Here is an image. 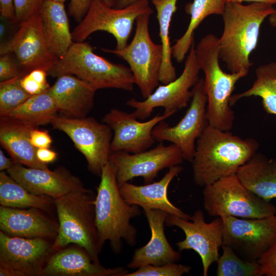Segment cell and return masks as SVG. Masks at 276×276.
I'll use <instances>...</instances> for the list:
<instances>
[{
	"label": "cell",
	"mask_w": 276,
	"mask_h": 276,
	"mask_svg": "<svg viewBox=\"0 0 276 276\" xmlns=\"http://www.w3.org/2000/svg\"><path fill=\"white\" fill-rule=\"evenodd\" d=\"M259 146L254 139H243L208 124L196 141L191 162L194 182L204 187L236 174Z\"/></svg>",
	"instance_id": "cell-1"
},
{
	"label": "cell",
	"mask_w": 276,
	"mask_h": 276,
	"mask_svg": "<svg viewBox=\"0 0 276 276\" xmlns=\"http://www.w3.org/2000/svg\"><path fill=\"white\" fill-rule=\"evenodd\" d=\"M272 5L227 2L222 15L223 29L219 38V59L232 73L248 74L252 63L249 57L258 42L260 27L275 11Z\"/></svg>",
	"instance_id": "cell-2"
},
{
	"label": "cell",
	"mask_w": 276,
	"mask_h": 276,
	"mask_svg": "<svg viewBox=\"0 0 276 276\" xmlns=\"http://www.w3.org/2000/svg\"><path fill=\"white\" fill-rule=\"evenodd\" d=\"M95 199L96 225L100 253L104 243L110 242L112 251L120 254L123 242L130 246L136 243L137 231L130 223L141 216L140 206L128 203L121 196L116 170L109 162L104 166Z\"/></svg>",
	"instance_id": "cell-3"
},
{
	"label": "cell",
	"mask_w": 276,
	"mask_h": 276,
	"mask_svg": "<svg viewBox=\"0 0 276 276\" xmlns=\"http://www.w3.org/2000/svg\"><path fill=\"white\" fill-rule=\"evenodd\" d=\"M218 41L219 38L213 34L205 35L195 46V54L199 67L204 75L208 124L230 131L235 120L230 99L235 84L244 76L241 73H225L221 69Z\"/></svg>",
	"instance_id": "cell-4"
},
{
	"label": "cell",
	"mask_w": 276,
	"mask_h": 276,
	"mask_svg": "<svg viewBox=\"0 0 276 276\" xmlns=\"http://www.w3.org/2000/svg\"><path fill=\"white\" fill-rule=\"evenodd\" d=\"M48 74L53 77L75 76L96 90L113 88L132 91L135 84L130 68L98 55L92 46L84 41L74 42Z\"/></svg>",
	"instance_id": "cell-5"
},
{
	"label": "cell",
	"mask_w": 276,
	"mask_h": 276,
	"mask_svg": "<svg viewBox=\"0 0 276 276\" xmlns=\"http://www.w3.org/2000/svg\"><path fill=\"white\" fill-rule=\"evenodd\" d=\"M95 199L94 192L88 189L54 199L59 229L52 245V253L72 244L84 248L99 262Z\"/></svg>",
	"instance_id": "cell-6"
},
{
	"label": "cell",
	"mask_w": 276,
	"mask_h": 276,
	"mask_svg": "<svg viewBox=\"0 0 276 276\" xmlns=\"http://www.w3.org/2000/svg\"><path fill=\"white\" fill-rule=\"evenodd\" d=\"M203 207L211 217L262 218L275 215L276 207L248 189L236 174L203 187Z\"/></svg>",
	"instance_id": "cell-7"
},
{
	"label": "cell",
	"mask_w": 276,
	"mask_h": 276,
	"mask_svg": "<svg viewBox=\"0 0 276 276\" xmlns=\"http://www.w3.org/2000/svg\"><path fill=\"white\" fill-rule=\"evenodd\" d=\"M150 15L145 13L137 18L133 38L124 48L121 50L102 49L104 52L113 54L128 63L135 84L145 99L148 98L158 85L163 58L162 45L153 42L150 36Z\"/></svg>",
	"instance_id": "cell-8"
},
{
	"label": "cell",
	"mask_w": 276,
	"mask_h": 276,
	"mask_svg": "<svg viewBox=\"0 0 276 276\" xmlns=\"http://www.w3.org/2000/svg\"><path fill=\"white\" fill-rule=\"evenodd\" d=\"M145 13H153L148 1L116 9L105 5L101 0H94L86 15L72 32L73 40L83 42L95 32L105 31L114 37L115 49H122L128 44L137 18Z\"/></svg>",
	"instance_id": "cell-9"
},
{
	"label": "cell",
	"mask_w": 276,
	"mask_h": 276,
	"mask_svg": "<svg viewBox=\"0 0 276 276\" xmlns=\"http://www.w3.org/2000/svg\"><path fill=\"white\" fill-rule=\"evenodd\" d=\"M50 124L71 139L85 157L89 171L100 177L111 153V128L93 117L72 118L58 114Z\"/></svg>",
	"instance_id": "cell-10"
},
{
	"label": "cell",
	"mask_w": 276,
	"mask_h": 276,
	"mask_svg": "<svg viewBox=\"0 0 276 276\" xmlns=\"http://www.w3.org/2000/svg\"><path fill=\"white\" fill-rule=\"evenodd\" d=\"M200 71L194 42L189 50L183 70L178 78L157 86L145 100L131 98L127 101V105L134 109L131 114L136 119L144 120L149 117L156 107H163L164 113L173 114L186 107L192 97L191 88L199 79Z\"/></svg>",
	"instance_id": "cell-11"
},
{
	"label": "cell",
	"mask_w": 276,
	"mask_h": 276,
	"mask_svg": "<svg viewBox=\"0 0 276 276\" xmlns=\"http://www.w3.org/2000/svg\"><path fill=\"white\" fill-rule=\"evenodd\" d=\"M223 244L228 246L241 258L257 261L276 239L275 215L262 218H222Z\"/></svg>",
	"instance_id": "cell-12"
},
{
	"label": "cell",
	"mask_w": 276,
	"mask_h": 276,
	"mask_svg": "<svg viewBox=\"0 0 276 276\" xmlns=\"http://www.w3.org/2000/svg\"><path fill=\"white\" fill-rule=\"evenodd\" d=\"M192 92L190 106L176 125L171 126L163 121L152 131L156 141H168L175 145L181 151L184 159L190 163L194 155L196 141L208 125L203 78L199 79Z\"/></svg>",
	"instance_id": "cell-13"
},
{
	"label": "cell",
	"mask_w": 276,
	"mask_h": 276,
	"mask_svg": "<svg viewBox=\"0 0 276 276\" xmlns=\"http://www.w3.org/2000/svg\"><path fill=\"white\" fill-rule=\"evenodd\" d=\"M165 224L177 226L185 233L184 240L176 243L179 251L192 249L201 258L203 275L206 276L210 266L219 257V248L223 244V221L216 217L209 223L205 222L203 212L197 210L191 220L176 215H168Z\"/></svg>",
	"instance_id": "cell-14"
},
{
	"label": "cell",
	"mask_w": 276,
	"mask_h": 276,
	"mask_svg": "<svg viewBox=\"0 0 276 276\" xmlns=\"http://www.w3.org/2000/svg\"><path fill=\"white\" fill-rule=\"evenodd\" d=\"M184 160L177 146L173 144L165 146L162 143L137 153L112 152L109 159L115 168L119 187L137 177H142L146 184L152 182L161 170L180 165Z\"/></svg>",
	"instance_id": "cell-15"
},
{
	"label": "cell",
	"mask_w": 276,
	"mask_h": 276,
	"mask_svg": "<svg viewBox=\"0 0 276 276\" xmlns=\"http://www.w3.org/2000/svg\"><path fill=\"white\" fill-rule=\"evenodd\" d=\"M19 25L20 27L14 36L1 43L0 55L14 54L25 74L35 69L48 72L58 58L51 51L45 40L40 14Z\"/></svg>",
	"instance_id": "cell-16"
},
{
	"label": "cell",
	"mask_w": 276,
	"mask_h": 276,
	"mask_svg": "<svg viewBox=\"0 0 276 276\" xmlns=\"http://www.w3.org/2000/svg\"><path fill=\"white\" fill-rule=\"evenodd\" d=\"M172 113L157 114L146 122H140L131 113L112 108L102 119L113 131L111 142V153L123 151L137 153L148 150L156 141L152 131L161 121Z\"/></svg>",
	"instance_id": "cell-17"
},
{
	"label": "cell",
	"mask_w": 276,
	"mask_h": 276,
	"mask_svg": "<svg viewBox=\"0 0 276 276\" xmlns=\"http://www.w3.org/2000/svg\"><path fill=\"white\" fill-rule=\"evenodd\" d=\"M54 240L8 235L0 231V266L12 268L24 276H40L52 254Z\"/></svg>",
	"instance_id": "cell-18"
},
{
	"label": "cell",
	"mask_w": 276,
	"mask_h": 276,
	"mask_svg": "<svg viewBox=\"0 0 276 276\" xmlns=\"http://www.w3.org/2000/svg\"><path fill=\"white\" fill-rule=\"evenodd\" d=\"M9 175L31 193L53 199L70 192L85 190L81 180L63 167L53 171L33 168L15 163Z\"/></svg>",
	"instance_id": "cell-19"
},
{
	"label": "cell",
	"mask_w": 276,
	"mask_h": 276,
	"mask_svg": "<svg viewBox=\"0 0 276 276\" xmlns=\"http://www.w3.org/2000/svg\"><path fill=\"white\" fill-rule=\"evenodd\" d=\"M124 267H105L84 248L75 245L53 252L42 269L40 276H125Z\"/></svg>",
	"instance_id": "cell-20"
},
{
	"label": "cell",
	"mask_w": 276,
	"mask_h": 276,
	"mask_svg": "<svg viewBox=\"0 0 276 276\" xmlns=\"http://www.w3.org/2000/svg\"><path fill=\"white\" fill-rule=\"evenodd\" d=\"M58 229V220L40 209L0 206V230L8 235L54 240Z\"/></svg>",
	"instance_id": "cell-21"
},
{
	"label": "cell",
	"mask_w": 276,
	"mask_h": 276,
	"mask_svg": "<svg viewBox=\"0 0 276 276\" xmlns=\"http://www.w3.org/2000/svg\"><path fill=\"white\" fill-rule=\"evenodd\" d=\"M143 210L151 230V238L146 244L134 250L127 267L136 269L148 265L157 266L176 263L181 259V254L173 248L164 232L169 214L160 210Z\"/></svg>",
	"instance_id": "cell-22"
},
{
	"label": "cell",
	"mask_w": 276,
	"mask_h": 276,
	"mask_svg": "<svg viewBox=\"0 0 276 276\" xmlns=\"http://www.w3.org/2000/svg\"><path fill=\"white\" fill-rule=\"evenodd\" d=\"M182 170L180 165L171 167L159 181L143 186L125 182L119 187L120 194L128 203L138 205L143 210H160L190 220L191 216L174 205L168 197L169 184Z\"/></svg>",
	"instance_id": "cell-23"
},
{
	"label": "cell",
	"mask_w": 276,
	"mask_h": 276,
	"mask_svg": "<svg viewBox=\"0 0 276 276\" xmlns=\"http://www.w3.org/2000/svg\"><path fill=\"white\" fill-rule=\"evenodd\" d=\"M48 91L58 112L68 117L83 118L93 107L96 90L75 76L67 74L57 77Z\"/></svg>",
	"instance_id": "cell-24"
},
{
	"label": "cell",
	"mask_w": 276,
	"mask_h": 276,
	"mask_svg": "<svg viewBox=\"0 0 276 276\" xmlns=\"http://www.w3.org/2000/svg\"><path fill=\"white\" fill-rule=\"evenodd\" d=\"M32 125L8 118L1 117L0 143L16 163L28 167L49 170L47 164L38 159L37 149L30 140Z\"/></svg>",
	"instance_id": "cell-25"
},
{
	"label": "cell",
	"mask_w": 276,
	"mask_h": 276,
	"mask_svg": "<svg viewBox=\"0 0 276 276\" xmlns=\"http://www.w3.org/2000/svg\"><path fill=\"white\" fill-rule=\"evenodd\" d=\"M39 14L47 43L52 53L60 58L74 42L64 3L45 0Z\"/></svg>",
	"instance_id": "cell-26"
},
{
	"label": "cell",
	"mask_w": 276,
	"mask_h": 276,
	"mask_svg": "<svg viewBox=\"0 0 276 276\" xmlns=\"http://www.w3.org/2000/svg\"><path fill=\"white\" fill-rule=\"evenodd\" d=\"M236 175L258 196L267 201L276 198V158L269 159L257 152L239 168Z\"/></svg>",
	"instance_id": "cell-27"
},
{
	"label": "cell",
	"mask_w": 276,
	"mask_h": 276,
	"mask_svg": "<svg viewBox=\"0 0 276 276\" xmlns=\"http://www.w3.org/2000/svg\"><path fill=\"white\" fill-rule=\"evenodd\" d=\"M227 2V0H193L186 5L185 11L190 15V21L184 34L172 47V56L178 62H181L189 52L194 42V31L199 25L211 15H222Z\"/></svg>",
	"instance_id": "cell-28"
},
{
	"label": "cell",
	"mask_w": 276,
	"mask_h": 276,
	"mask_svg": "<svg viewBox=\"0 0 276 276\" xmlns=\"http://www.w3.org/2000/svg\"><path fill=\"white\" fill-rule=\"evenodd\" d=\"M0 204L14 208H37L50 214L55 208L54 199L31 193L5 171L0 172Z\"/></svg>",
	"instance_id": "cell-29"
},
{
	"label": "cell",
	"mask_w": 276,
	"mask_h": 276,
	"mask_svg": "<svg viewBox=\"0 0 276 276\" xmlns=\"http://www.w3.org/2000/svg\"><path fill=\"white\" fill-rule=\"evenodd\" d=\"M156 11L159 37L163 50V58L159 71V81L167 84L176 77V70L173 65L172 47L169 37V29L172 16L176 11L178 0H150Z\"/></svg>",
	"instance_id": "cell-30"
},
{
	"label": "cell",
	"mask_w": 276,
	"mask_h": 276,
	"mask_svg": "<svg viewBox=\"0 0 276 276\" xmlns=\"http://www.w3.org/2000/svg\"><path fill=\"white\" fill-rule=\"evenodd\" d=\"M58 112L55 101L48 90L31 96L4 117L37 127L51 123Z\"/></svg>",
	"instance_id": "cell-31"
},
{
	"label": "cell",
	"mask_w": 276,
	"mask_h": 276,
	"mask_svg": "<svg viewBox=\"0 0 276 276\" xmlns=\"http://www.w3.org/2000/svg\"><path fill=\"white\" fill-rule=\"evenodd\" d=\"M276 62L259 66L256 70V79L252 86L246 90L232 95V106L243 98L251 96L262 99L265 110L276 116Z\"/></svg>",
	"instance_id": "cell-32"
},
{
	"label": "cell",
	"mask_w": 276,
	"mask_h": 276,
	"mask_svg": "<svg viewBox=\"0 0 276 276\" xmlns=\"http://www.w3.org/2000/svg\"><path fill=\"white\" fill-rule=\"evenodd\" d=\"M221 247L222 254L216 262L217 276H261L258 261L245 260L228 246L222 244Z\"/></svg>",
	"instance_id": "cell-33"
},
{
	"label": "cell",
	"mask_w": 276,
	"mask_h": 276,
	"mask_svg": "<svg viewBox=\"0 0 276 276\" xmlns=\"http://www.w3.org/2000/svg\"><path fill=\"white\" fill-rule=\"evenodd\" d=\"M24 75L1 81V117L5 116L31 96L20 84V79Z\"/></svg>",
	"instance_id": "cell-34"
},
{
	"label": "cell",
	"mask_w": 276,
	"mask_h": 276,
	"mask_svg": "<svg viewBox=\"0 0 276 276\" xmlns=\"http://www.w3.org/2000/svg\"><path fill=\"white\" fill-rule=\"evenodd\" d=\"M191 269L189 266L176 263L157 266L148 265L128 272L125 276H181L189 273Z\"/></svg>",
	"instance_id": "cell-35"
},
{
	"label": "cell",
	"mask_w": 276,
	"mask_h": 276,
	"mask_svg": "<svg viewBox=\"0 0 276 276\" xmlns=\"http://www.w3.org/2000/svg\"><path fill=\"white\" fill-rule=\"evenodd\" d=\"M48 72L41 69H35L25 74L20 79L22 88L30 95L41 94L50 88L47 80Z\"/></svg>",
	"instance_id": "cell-36"
},
{
	"label": "cell",
	"mask_w": 276,
	"mask_h": 276,
	"mask_svg": "<svg viewBox=\"0 0 276 276\" xmlns=\"http://www.w3.org/2000/svg\"><path fill=\"white\" fill-rule=\"evenodd\" d=\"M45 0H14L16 22L19 24L39 13Z\"/></svg>",
	"instance_id": "cell-37"
},
{
	"label": "cell",
	"mask_w": 276,
	"mask_h": 276,
	"mask_svg": "<svg viewBox=\"0 0 276 276\" xmlns=\"http://www.w3.org/2000/svg\"><path fill=\"white\" fill-rule=\"evenodd\" d=\"M26 74L17 61L10 54H1L0 57V81L11 79Z\"/></svg>",
	"instance_id": "cell-38"
},
{
	"label": "cell",
	"mask_w": 276,
	"mask_h": 276,
	"mask_svg": "<svg viewBox=\"0 0 276 276\" xmlns=\"http://www.w3.org/2000/svg\"><path fill=\"white\" fill-rule=\"evenodd\" d=\"M258 261L261 276H276V239Z\"/></svg>",
	"instance_id": "cell-39"
},
{
	"label": "cell",
	"mask_w": 276,
	"mask_h": 276,
	"mask_svg": "<svg viewBox=\"0 0 276 276\" xmlns=\"http://www.w3.org/2000/svg\"><path fill=\"white\" fill-rule=\"evenodd\" d=\"M94 0H70L68 14L80 22L87 14Z\"/></svg>",
	"instance_id": "cell-40"
},
{
	"label": "cell",
	"mask_w": 276,
	"mask_h": 276,
	"mask_svg": "<svg viewBox=\"0 0 276 276\" xmlns=\"http://www.w3.org/2000/svg\"><path fill=\"white\" fill-rule=\"evenodd\" d=\"M32 144L36 148H50L52 143V137L46 130H41L34 128L30 133Z\"/></svg>",
	"instance_id": "cell-41"
},
{
	"label": "cell",
	"mask_w": 276,
	"mask_h": 276,
	"mask_svg": "<svg viewBox=\"0 0 276 276\" xmlns=\"http://www.w3.org/2000/svg\"><path fill=\"white\" fill-rule=\"evenodd\" d=\"M0 12L3 18L16 22L14 0H0Z\"/></svg>",
	"instance_id": "cell-42"
},
{
	"label": "cell",
	"mask_w": 276,
	"mask_h": 276,
	"mask_svg": "<svg viewBox=\"0 0 276 276\" xmlns=\"http://www.w3.org/2000/svg\"><path fill=\"white\" fill-rule=\"evenodd\" d=\"M36 155L39 160L47 165L54 162L57 156V153L49 148H37Z\"/></svg>",
	"instance_id": "cell-43"
},
{
	"label": "cell",
	"mask_w": 276,
	"mask_h": 276,
	"mask_svg": "<svg viewBox=\"0 0 276 276\" xmlns=\"http://www.w3.org/2000/svg\"><path fill=\"white\" fill-rule=\"evenodd\" d=\"M14 162L8 158L4 154L3 151L0 150V171L7 170L14 164Z\"/></svg>",
	"instance_id": "cell-44"
},
{
	"label": "cell",
	"mask_w": 276,
	"mask_h": 276,
	"mask_svg": "<svg viewBox=\"0 0 276 276\" xmlns=\"http://www.w3.org/2000/svg\"><path fill=\"white\" fill-rule=\"evenodd\" d=\"M0 276H24L17 270L8 267L0 266Z\"/></svg>",
	"instance_id": "cell-45"
},
{
	"label": "cell",
	"mask_w": 276,
	"mask_h": 276,
	"mask_svg": "<svg viewBox=\"0 0 276 276\" xmlns=\"http://www.w3.org/2000/svg\"><path fill=\"white\" fill-rule=\"evenodd\" d=\"M149 0H117L113 8L116 9H122L132 5L135 3Z\"/></svg>",
	"instance_id": "cell-46"
},
{
	"label": "cell",
	"mask_w": 276,
	"mask_h": 276,
	"mask_svg": "<svg viewBox=\"0 0 276 276\" xmlns=\"http://www.w3.org/2000/svg\"><path fill=\"white\" fill-rule=\"evenodd\" d=\"M227 2L242 3L243 2L261 3L273 5L276 4V0H227Z\"/></svg>",
	"instance_id": "cell-47"
},
{
	"label": "cell",
	"mask_w": 276,
	"mask_h": 276,
	"mask_svg": "<svg viewBox=\"0 0 276 276\" xmlns=\"http://www.w3.org/2000/svg\"><path fill=\"white\" fill-rule=\"evenodd\" d=\"M268 21L272 27L276 28V10L268 17Z\"/></svg>",
	"instance_id": "cell-48"
},
{
	"label": "cell",
	"mask_w": 276,
	"mask_h": 276,
	"mask_svg": "<svg viewBox=\"0 0 276 276\" xmlns=\"http://www.w3.org/2000/svg\"><path fill=\"white\" fill-rule=\"evenodd\" d=\"M101 1L106 6L113 7L117 0H101Z\"/></svg>",
	"instance_id": "cell-49"
},
{
	"label": "cell",
	"mask_w": 276,
	"mask_h": 276,
	"mask_svg": "<svg viewBox=\"0 0 276 276\" xmlns=\"http://www.w3.org/2000/svg\"><path fill=\"white\" fill-rule=\"evenodd\" d=\"M50 1L64 3L66 0H50Z\"/></svg>",
	"instance_id": "cell-50"
},
{
	"label": "cell",
	"mask_w": 276,
	"mask_h": 276,
	"mask_svg": "<svg viewBox=\"0 0 276 276\" xmlns=\"http://www.w3.org/2000/svg\"><path fill=\"white\" fill-rule=\"evenodd\" d=\"M4 32V26L3 25H1V35H2Z\"/></svg>",
	"instance_id": "cell-51"
},
{
	"label": "cell",
	"mask_w": 276,
	"mask_h": 276,
	"mask_svg": "<svg viewBox=\"0 0 276 276\" xmlns=\"http://www.w3.org/2000/svg\"><path fill=\"white\" fill-rule=\"evenodd\" d=\"M275 82H276V79H275Z\"/></svg>",
	"instance_id": "cell-52"
}]
</instances>
